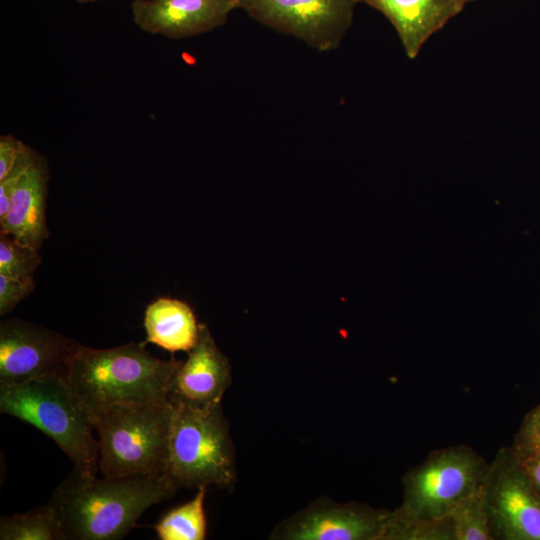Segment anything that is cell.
<instances>
[{"instance_id":"obj_22","label":"cell","mask_w":540,"mask_h":540,"mask_svg":"<svg viewBox=\"0 0 540 540\" xmlns=\"http://www.w3.org/2000/svg\"><path fill=\"white\" fill-rule=\"evenodd\" d=\"M510 447L519 453L540 451V403L525 415Z\"/></svg>"},{"instance_id":"obj_5","label":"cell","mask_w":540,"mask_h":540,"mask_svg":"<svg viewBox=\"0 0 540 540\" xmlns=\"http://www.w3.org/2000/svg\"><path fill=\"white\" fill-rule=\"evenodd\" d=\"M171 404L166 472L172 481L179 490L232 487L237 478L235 450L221 404Z\"/></svg>"},{"instance_id":"obj_1","label":"cell","mask_w":540,"mask_h":540,"mask_svg":"<svg viewBox=\"0 0 540 540\" xmlns=\"http://www.w3.org/2000/svg\"><path fill=\"white\" fill-rule=\"evenodd\" d=\"M178 490L167 472L96 478L73 469L54 489L49 503L65 540H118L149 507Z\"/></svg>"},{"instance_id":"obj_9","label":"cell","mask_w":540,"mask_h":540,"mask_svg":"<svg viewBox=\"0 0 540 540\" xmlns=\"http://www.w3.org/2000/svg\"><path fill=\"white\" fill-rule=\"evenodd\" d=\"M80 344L46 327L13 317L0 323V384L63 376Z\"/></svg>"},{"instance_id":"obj_4","label":"cell","mask_w":540,"mask_h":540,"mask_svg":"<svg viewBox=\"0 0 540 540\" xmlns=\"http://www.w3.org/2000/svg\"><path fill=\"white\" fill-rule=\"evenodd\" d=\"M171 418L169 399L117 403L96 414L103 476L166 472Z\"/></svg>"},{"instance_id":"obj_18","label":"cell","mask_w":540,"mask_h":540,"mask_svg":"<svg viewBox=\"0 0 540 540\" xmlns=\"http://www.w3.org/2000/svg\"><path fill=\"white\" fill-rule=\"evenodd\" d=\"M381 540H453L449 519L422 521L389 510Z\"/></svg>"},{"instance_id":"obj_7","label":"cell","mask_w":540,"mask_h":540,"mask_svg":"<svg viewBox=\"0 0 540 540\" xmlns=\"http://www.w3.org/2000/svg\"><path fill=\"white\" fill-rule=\"evenodd\" d=\"M482 497L493 540H540V495L510 446L489 462Z\"/></svg>"},{"instance_id":"obj_25","label":"cell","mask_w":540,"mask_h":540,"mask_svg":"<svg viewBox=\"0 0 540 540\" xmlns=\"http://www.w3.org/2000/svg\"><path fill=\"white\" fill-rule=\"evenodd\" d=\"M513 452L519 464L521 465L529 480L531 481L534 489L540 495V451L520 453L515 451Z\"/></svg>"},{"instance_id":"obj_17","label":"cell","mask_w":540,"mask_h":540,"mask_svg":"<svg viewBox=\"0 0 540 540\" xmlns=\"http://www.w3.org/2000/svg\"><path fill=\"white\" fill-rule=\"evenodd\" d=\"M207 487L197 489L188 502L171 509L155 525L160 540H204L207 522L204 509Z\"/></svg>"},{"instance_id":"obj_11","label":"cell","mask_w":540,"mask_h":540,"mask_svg":"<svg viewBox=\"0 0 540 540\" xmlns=\"http://www.w3.org/2000/svg\"><path fill=\"white\" fill-rule=\"evenodd\" d=\"M239 9L238 0H134L132 15L143 31L169 38H185L224 25Z\"/></svg>"},{"instance_id":"obj_3","label":"cell","mask_w":540,"mask_h":540,"mask_svg":"<svg viewBox=\"0 0 540 540\" xmlns=\"http://www.w3.org/2000/svg\"><path fill=\"white\" fill-rule=\"evenodd\" d=\"M0 412L50 437L72 461L75 471L96 475L99 441L93 436L92 420L62 375L0 384Z\"/></svg>"},{"instance_id":"obj_10","label":"cell","mask_w":540,"mask_h":540,"mask_svg":"<svg viewBox=\"0 0 540 540\" xmlns=\"http://www.w3.org/2000/svg\"><path fill=\"white\" fill-rule=\"evenodd\" d=\"M389 510L320 498L282 521L271 534L283 540H381Z\"/></svg>"},{"instance_id":"obj_23","label":"cell","mask_w":540,"mask_h":540,"mask_svg":"<svg viewBox=\"0 0 540 540\" xmlns=\"http://www.w3.org/2000/svg\"><path fill=\"white\" fill-rule=\"evenodd\" d=\"M36 154L34 150L27 147L10 172L4 178L0 179V221L7 215L14 190Z\"/></svg>"},{"instance_id":"obj_14","label":"cell","mask_w":540,"mask_h":540,"mask_svg":"<svg viewBox=\"0 0 540 540\" xmlns=\"http://www.w3.org/2000/svg\"><path fill=\"white\" fill-rule=\"evenodd\" d=\"M48 180L45 159L36 154L14 190L9 211L0 221V233L37 250L41 247L49 234L46 223Z\"/></svg>"},{"instance_id":"obj_24","label":"cell","mask_w":540,"mask_h":540,"mask_svg":"<svg viewBox=\"0 0 540 540\" xmlns=\"http://www.w3.org/2000/svg\"><path fill=\"white\" fill-rule=\"evenodd\" d=\"M27 147L11 134L0 137V179L10 172Z\"/></svg>"},{"instance_id":"obj_16","label":"cell","mask_w":540,"mask_h":540,"mask_svg":"<svg viewBox=\"0 0 540 540\" xmlns=\"http://www.w3.org/2000/svg\"><path fill=\"white\" fill-rule=\"evenodd\" d=\"M1 540H65L60 520L52 505L25 513H15L0 519Z\"/></svg>"},{"instance_id":"obj_12","label":"cell","mask_w":540,"mask_h":540,"mask_svg":"<svg viewBox=\"0 0 540 540\" xmlns=\"http://www.w3.org/2000/svg\"><path fill=\"white\" fill-rule=\"evenodd\" d=\"M231 381L228 358L218 348L208 326L200 324L198 340L179 366L168 399L196 407L221 404Z\"/></svg>"},{"instance_id":"obj_19","label":"cell","mask_w":540,"mask_h":540,"mask_svg":"<svg viewBox=\"0 0 540 540\" xmlns=\"http://www.w3.org/2000/svg\"><path fill=\"white\" fill-rule=\"evenodd\" d=\"M448 519L453 540H493L482 489L460 503Z\"/></svg>"},{"instance_id":"obj_13","label":"cell","mask_w":540,"mask_h":540,"mask_svg":"<svg viewBox=\"0 0 540 540\" xmlns=\"http://www.w3.org/2000/svg\"><path fill=\"white\" fill-rule=\"evenodd\" d=\"M379 11L392 24L406 55L416 58L421 48L465 7L464 0H358Z\"/></svg>"},{"instance_id":"obj_27","label":"cell","mask_w":540,"mask_h":540,"mask_svg":"<svg viewBox=\"0 0 540 540\" xmlns=\"http://www.w3.org/2000/svg\"><path fill=\"white\" fill-rule=\"evenodd\" d=\"M466 4H468L469 2H473V1H476V0H464Z\"/></svg>"},{"instance_id":"obj_21","label":"cell","mask_w":540,"mask_h":540,"mask_svg":"<svg viewBox=\"0 0 540 540\" xmlns=\"http://www.w3.org/2000/svg\"><path fill=\"white\" fill-rule=\"evenodd\" d=\"M35 289L33 278H12L0 274V315L11 312Z\"/></svg>"},{"instance_id":"obj_26","label":"cell","mask_w":540,"mask_h":540,"mask_svg":"<svg viewBox=\"0 0 540 540\" xmlns=\"http://www.w3.org/2000/svg\"><path fill=\"white\" fill-rule=\"evenodd\" d=\"M79 2H91V1H95V0H77Z\"/></svg>"},{"instance_id":"obj_8","label":"cell","mask_w":540,"mask_h":540,"mask_svg":"<svg viewBox=\"0 0 540 540\" xmlns=\"http://www.w3.org/2000/svg\"><path fill=\"white\" fill-rule=\"evenodd\" d=\"M258 23L318 51L336 49L350 29L358 0H238Z\"/></svg>"},{"instance_id":"obj_2","label":"cell","mask_w":540,"mask_h":540,"mask_svg":"<svg viewBox=\"0 0 540 540\" xmlns=\"http://www.w3.org/2000/svg\"><path fill=\"white\" fill-rule=\"evenodd\" d=\"M181 363L152 356L144 343L106 349L79 345L63 377L92 420L117 403L168 400Z\"/></svg>"},{"instance_id":"obj_6","label":"cell","mask_w":540,"mask_h":540,"mask_svg":"<svg viewBox=\"0 0 540 540\" xmlns=\"http://www.w3.org/2000/svg\"><path fill=\"white\" fill-rule=\"evenodd\" d=\"M489 463L466 445L435 450L402 478L403 500L394 511L422 521H441L481 491Z\"/></svg>"},{"instance_id":"obj_15","label":"cell","mask_w":540,"mask_h":540,"mask_svg":"<svg viewBox=\"0 0 540 540\" xmlns=\"http://www.w3.org/2000/svg\"><path fill=\"white\" fill-rule=\"evenodd\" d=\"M192 308L182 300L161 297L150 303L144 314L146 342L169 352H189L199 336Z\"/></svg>"},{"instance_id":"obj_20","label":"cell","mask_w":540,"mask_h":540,"mask_svg":"<svg viewBox=\"0 0 540 540\" xmlns=\"http://www.w3.org/2000/svg\"><path fill=\"white\" fill-rule=\"evenodd\" d=\"M41 263L38 250L0 233V274L12 278H33Z\"/></svg>"}]
</instances>
